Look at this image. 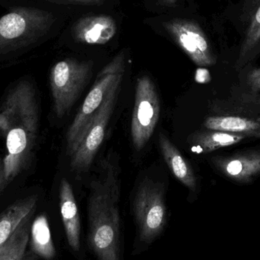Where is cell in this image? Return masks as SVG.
<instances>
[{"mask_svg":"<svg viewBox=\"0 0 260 260\" xmlns=\"http://www.w3.org/2000/svg\"><path fill=\"white\" fill-rule=\"evenodd\" d=\"M39 105L30 81L17 82L0 107V133L7 153L3 160L7 183L26 169L31 159L39 128Z\"/></svg>","mask_w":260,"mask_h":260,"instance_id":"1","label":"cell"},{"mask_svg":"<svg viewBox=\"0 0 260 260\" xmlns=\"http://www.w3.org/2000/svg\"><path fill=\"white\" fill-rule=\"evenodd\" d=\"M100 174L90 184L88 242L99 260H120V171L111 157L100 164Z\"/></svg>","mask_w":260,"mask_h":260,"instance_id":"2","label":"cell"},{"mask_svg":"<svg viewBox=\"0 0 260 260\" xmlns=\"http://www.w3.org/2000/svg\"><path fill=\"white\" fill-rule=\"evenodd\" d=\"M55 4L41 0H0V60L13 59L46 42L59 26Z\"/></svg>","mask_w":260,"mask_h":260,"instance_id":"3","label":"cell"},{"mask_svg":"<svg viewBox=\"0 0 260 260\" xmlns=\"http://www.w3.org/2000/svg\"><path fill=\"white\" fill-rule=\"evenodd\" d=\"M206 129L247 133L260 138V94L235 91L211 106L203 122Z\"/></svg>","mask_w":260,"mask_h":260,"instance_id":"4","label":"cell"},{"mask_svg":"<svg viewBox=\"0 0 260 260\" xmlns=\"http://www.w3.org/2000/svg\"><path fill=\"white\" fill-rule=\"evenodd\" d=\"M94 62L67 58L50 70V85L53 110L62 118L73 108L92 76Z\"/></svg>","mask_w":260,"mask_h":260,"instance_id":"5","label":"cell"},{"mask_svg":"<svg viewBox=\"0 0 260 260\" xmlns=\"http://www.w3.org/2000/svg\"><path fill=\"white\" fill-rule=\"evenodd\" d=\"M125 59L124 52H120L98 74L92 88L67 132V153L70 157L88 129L94 114L106 99L110 88L120 76L124 75Z\"/></svg>","mask_w":260,"mask_h":260,"instance_id":"6","label":"cell"},{"mask_svg":"<svg viewBox=\"0 0 260 260\" xmlns=\"http://www.w3.org/2000/svg\"><path fill=\"white\" fill-rule=\"evenodd\" d=\"M123 76H120L113 84L106 99L94 114L88 129L82 136L73 153L70 167L77 173L86 172L103 142L110 119L114 113L123 82Z\"/></svg>","mask_w":260,"mask_h":260,"instance_id":"7","label":"cell"},{"mask_svg":"<svg viewBox=\"0 0 260 260\" xmlns=\"http://www.w3.org/2000/svg\"><path fill=\"white\" fill-rule=\"evenodd\" d=\"M133 212L142 242L150 244L163 231L167 221L165 189L159 183L144 180L133 201Z\"/></svg>","mask_w":260,"mask_h":260,"instance_id":"8","label":"cell"},{"mask_svg":"<svg viewBox=\"0 0 260 260\" xmlns=\"http://www.w3.org/2000/svg\"><path fill=\"white\" fill-rule=\"evenodd\" d=\"M160 111V99L154 82L147 76L139 78L131 121L132 140L137 151L144 148L152 136Z\"/></svg>","mask_w":260,"mask_h":260,"instance_id":"9","label":"cell"},{"mask_svg":"<svg viewBox=\"0 0 260 260\" xmlns=\"http://www.w3.org/2000/svg\"><path fill=\"white\" fill-rule=\"evenodd\" d=\"M179 47L199 67L215 65L216 58L212 53L207 37L195 21L174 18L163 24Z\"/></svg>","mask_w":260,"mask_h":260,"instance_id":"10","label":"cell"},{"mask_svg":"<svg viewBox=\"0 0 260 260\" xmlns=\"http://www.w3.org/2000/svg\"><path fill=\"white\" fill-rule=\"evenodd\" d=\"M241 19L244 36L235 62L237 71L243 70L260 54V0H246Z\"/></svg>","mask_w":260,"mask_h":260,"instance_id":"11","label":"cell"},{"mask_svg":"<svg viewBox=\"0 0 260 260\" xmlns=\"http://www.w3.org/2000/svg\"><path fill=\"white\" fill-rule=\"evenodd\" d=\"M215 168L229 180L249 183L260 174V149L247 150L212 158Z\"/></svg>","mask_w":260,"mask_h":260,"instance_id":"12","label":"cell"},{"mask_svg":"<svg viewBox=\"0 0 260 260\" xmlns=\"http://www.w3.org/2000/svg\"><path fill=\"white\" fill-rule=\"evenodd\" d=\"M117 31L113 17L93 15L82 17L73 24L71 35L76 43L104 45L114 38Z\"/></svg>","mask_w":260,"mask_h":260,"instance_id":"13","label":"cell"},{"mask_svg":"<svg viewBox=\"0 0 260 260\" xmlns=\"http://www.w3.org/2000/svg\"><path fill=\"white\" fill-rule=\"evenodd\" d=\"M59 206L67 241L73 250H80L81 221L73 188L68 180L62 179L59 186Z\"/></svg>","mask_w":260,"mask_h":260,"instance_id":"14","label":"cell"},{"mask_svg":"<svg viewBox=\"0 0 260 260\" xmlns=\"http://www.w3.org/2000/svg\"><path fill=\"white\" fill-rule=\"evenodd\" d=\"M158 142L162 156L174 177L189 190L195 192L197 180L190 164L164 133L159 134Z\"/></svg>","mask_w":260,"mask_h":260,"instance_id":"15","label":"cell"},{"mask_svg":"<svg viewBox=\"0 0 260 260\" xmlns=\"http://www.w3.org/2000/svg\"><path fill=\"white\" fill-rule=\"evenodd\" d=\"M38 201V196H29L17 200L0 214V249L9 241L19 224L28 215L35 213Z\"/></svg>","mask_w":260,"mask_h":260,"instance_id":"16","label":"cell"},{"mask_svg":"<svg viewBox=\"0 0 260 260\" xmlns=\"http://www.w3.org/2000/svg\"><path fill=\"white\" fill-rule=\"evenodd\" d=\"M253 137L247 133H232L220 130L206 129L190 136L192 150L199 154H207L215 150L232 146Z\"/></svg>","mask_w":260,"mask_h":260,"instance_id":"17","label":"cell"},{"mask_svg":"<svg viewBox=\"0 0 260 260\" xmlns=\"http://www.w3.org/2000/svg\"><path fill=\"white\" fill-rule=\"evenodd\" d=\"M30 235V248L35 254L47 260L52 259L56 256V249L45 215H38L34 220Z\"/></svg>","mask_w":260,"mask_h":260,"instance_id":"18","label":"cell"},{"mask_svg":"<svg viewBox=\"0 0 260 260\" xmlns=\"http://www.w3.org/2000/svg\"><path fill=\"white\" fill-rule=\"evenodd\" d=\"M28 215L17 228L9 241L0 249V260H23L30 241L31 218Z\"/></svg>","mask_w":260,"mask_h":260,"instance_id":"19","label":"cell"},{"mask_svg":"<svg viewBox=\"0 0 260 260\" xmlns=\"http://www.w3.org/2000/svg\"><path fill=\"white\" fill-rule=\"evenodd\" d=\"M247 85L249 91L260 92V67L253 69L247 74Z\"/></svg>","mask_w":260,"mask_h":260,"instance_id":"20","label":"cell"},{"mask_svg":"<svg viewBox=\"0 0 260 260\" xmlns=\"http://www.w3.org/2000/svg\"><path fill=\"white\" fill-rule=\"evenodd\" d=\"M52 4L58 5H82V6H102L106 0H41Z\"/></svg>","mask_w":260,"mask_h":260,"instance_id":"21","label":"cell"},{"mask_svg":"<svg viewBox=\"0 0 260 260\" xmlns=\"http://www.w3.org/2000/svg\"><path fill=\"white\" fill-rule=\"evenodd\" d=\"M8 184L5 176L4 167H3V160L0 161V192L4 189L6 185Z\"/></svg>","mask_w":260,"mask_h":260,"instance_id":"22","label":"cell"},{"mask_svg":"<svg viewBox=\"0 0 260 260\" xmlns=\"http://www.w3.org/2000/svg\"><path fill=\"white\" fill-rule=\"evenodd\" d=\"M164 4L168 6H173L174 5L177 4V2L180 1V0H160Z\"/></svg>","mask_w":260,"mask_h":260,"instance_id":"23","label":"cell"},{"mask_svg":"<svg viewBox=\"0 0 260 260\" xmlns=\"http://www.w3.org/2000/svg\"><path fill=\"white\" fill-rule=\"evenodd\" d=\"M28 260H30V259H28Z\"/></svg>","mask_w":260,"mask_h":260,"instance_id":"24","label":"cell"}]
</instances>
